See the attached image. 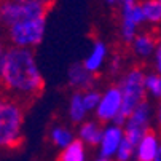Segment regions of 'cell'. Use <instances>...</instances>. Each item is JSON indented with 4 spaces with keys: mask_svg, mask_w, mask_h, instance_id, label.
<instances>
[{
    "mask_svg": "<svg viewBox=\"0 0 161 161\" xmlns=\"http://www.w3.org/2000/svg\"><path fill=\"white\" fill-rule=\"evenodd\" d=\"M161 147V132L148 131L136 145L134 161H155L156 153Z\"/></svg>",
    "mask_w": 161,
    "mask_h": 161,
    "instance_id": "obj_13",
    "label": "cell"
},
{
    "mask_svg": "<svg viewBox=\"0 0 161 161\" xmlns=\"http://www.w3.org/2000/svg\"><path fill=\"white\" fill-rule=\"evenodd\" d=\"M120 38L125 45H131L134 37L145 24L141 0H121L120 5Z\"/></svg>",
    "mask_w": 161,
    "mask_h": 161,
    "instance_id": "obj_5",
    "label": "cell"
},
{
    "mask_svg": "<svg viewBox=\"0 0 161 161\" xmlns=\"http://www.w3.org/2000/svg\"><path fill=\"white\" fill-rule=\"evenodd\" d=\"M110 59V48L104 40H94L91 48L88 51V54L85 56V59L81 61L85 64V67L89 72L93 74H101L104 69L107 67V62Z\"/></svg>",
    "mask_w": 161,
    "mask_h": 161,
    "instance_id": "obj_12",
    "label": "cell"
},
{
    "mask_svg": "<svg viewBox=\"0 0 161 161\" xmlns=\"http://www.w3.org/2000/svg\"><path fill=\"white\" fill-rule=\"evenodd\" d=\"M131 51L132 54L141 59V61H147V59H153V54L158 48V32L144 29L134 37V40L131 42Z\"/></svg>",
    "mask_w": 161,
    "mask_h": 161,
    "instance_id": "obj_11",
    "label": "cell"
},
{
    "mask_svg": "<svg viewBox=\"0 0 161 161\" xmlns=\"http://www.w3.org/2000/svg\"><path fill=\"white\" fill-rule=\"evenodd\" d=\"M153 115H155V108H153V105L150 104L148 99L144 101L141 105H137L123 125L126 139H129L134 145H137V142H139L148 131H152Z\"/></svg>",
    "mask_w": 161,
    "mask_h": 161,
    "instance_id": "obj_7",
    "label": "cell"
},
{
    "mask_svg": "<svg viewBox=\"0 0 161 161\" xmlns=\"http://www.w3.org/2000/svg\"><path fill=\"white\" fill-rule=\"evenodd\" d=\"M145 24L150 27L161 26V2L159 0H141Z\"/></svg>",
    "mask_w": 161,
    "mask_h": 161,
    "instance_id": "obj_18",
    "label": "cell"
},
{
    "mask_svg": "<svg viewBox=\"0 0 161 161\" xmlns=\"http://www.w3.org/2000/svg\"><path fill=\"white\" fill-rule=\"evenodd\" d=\"M125 129L120 125L115 123H108L104 125V131H102V137L101 142L97 145V153L102 158H108V159H115L117 152L121 145V142L125 141Z\"/></svg>",
    "mask_w": 161,
    "mask_h": 161,
    "instance_id": "obj_9",
    "label": "cell"
},
{
    "mask_svg": "<svg viewBox=\"0 0 161 161\" xmlns=\"http://www.w3.org/2000/svg\"><path fill=\"white\" fill-rule=\"evenodd\" d=\"M102 131H104V125L101 121H97L96 118H88L86 121H83L81 125L77 126V139H80L83 144H86L89 148H97L101 137H102Z\"/></svg>",
    "mask_w": 161,
    "mask_h": 161,
    "instance_id": "obj_14",
    "label": "cell"
},
{
    "mask_svg": "<svg viewBox=\"0 0 161 161\" xmlns=\"http://www.w3.org/2000/svg\"><path fill=\"white\" fill-rule=\"evenodd\" d=\"M155 161H161V147H159V150H158V153H156V158H155Z\"/></svg>",
    "mask_w": 161,
    "mask_h": 161,
    "instance_id": "obj_29",
    "label": "cell"
},
{
    "mask_svg": "<svg viewBox=\"0 0 161 161\" xmlns=\"http://www.w3.org/2000/svg\"><path fill=\"white\" fill-rule=\"evenodd\" d=\"M134 153H136V145L125 137V141L121 142L117 156H115V161H134Z\"/></svg>",
    "mask_w": 161,
    "mask_h": 161,
    "instance_id": "obj_21",
    "label": "cell"
},
{
    "mask_svg": "<svg viewBox=\"0 0 161 161\" xmlns=\"http://www.w3.org/2000/svg\"><path fill=\"white\" fill-rule=\"evenodd\" d=\"M26 105L11 96H0V152L18 148L24 139Z\"/></svg>",
    "mask_w": 161,
    "mask_h": 161,
    "instance_id": "obj_2",
    "label": "cell"
},
{
    "mask_svg": "<svg viewBox=\"0 0 161 161\" xmlns=\"http://www.w3.org/2000/svg\"><path fill=\"white\" fill-rule=\"evenodd\" d=\"M101 94H102V91H99L97 88H91L88 91H83V102L89 113L94 115V112L99 105V101H101Z\"/></svg>",
    "mask_w": 161,
    "mask_h": 161,
    "instance_id": "obj_20",
    "label": "cell"
},
{
    "mask_svg": "<svg viewBox=\"0 0 161 161\" xmlns=\"http://www.w3.org/2000/svg\"><path fill=\"white\" fill-rule=\"evenodd\" d=\"M8 47H10V45L7 43L5 35L0 32V67H2V62H3V58H5V53H7Z\"/></svg>",
    "mask_w": 161,
    "mask_h": 161,
    "instance_id": "obj_25",
    "label": "cell"
},
{
    "mask_svg": "<svg viewBox=\"0 0 161 161\" xmlns=\"http://www.w3.org/2000/svg\"><path fill=\"white\" fill-rule=\"evenodd\" d=\"M125 59H123V56L121 54H112L110 56V59H108V62H107V72H108V75H112V77H120L125 70Z\"/></svg>",
    "mask_w": 161,
    "mask_h": 161,
    "instance_id": "obj_22",
    "label": "cell"
},
{
    "mask_svg": "<svg viewBox=\"0 0 161 161\" xmlns=\"http://www.w3.org/2000/svg\"><path fill=\"white\" fill-rule=\"evenodd\" d=\"M0 88L7 96L24 105L37 99L45 88V78L38 69L34 50L8 47L0 67Z\"/></svg>",
    "mask_w": 161,
    "mask_h": 161,
    "instance_id": "obj_1",
    "label": "cell"
},
{
    "mask_svg": "<svg viewBox=\"0 0 161 161\" xmlns=\"http://www.w3.org/2000/svg\"><path fill=\"white\" fill-rule=\"evenodd\" d=\"M152 61H153V70L161 74V42L159 40H158V48H156Z\"/></svg>",
    "mask_w": 161,
    "mask_h": 161,
    "instance_id": "obj_23",
    "label": "cell"
},
{
    "mask_svg": "<svg viewBox=\"0 0 161 161\" xmlns=\"http://www.w3.org/2000/svg\"><path fill=\"white\" fill-rule=\"evenodd\" d=\"M89 147L83 144L80 139H75L69 147L59 152L58 161H88Z\"/></svg>",
    "mask_w": 161,
    "mask_h": 161,
    "instance_id": "obj_17",
    "label": "cell"
},
{
    "mask_svg": "<svg viewBox=\"0 0 161 161\" xmlns=\"http://www.w3.org/2000/svg\"><path fill=\"white\" fill-rule=\"evenodd\" d=\"M18 2H24V3H35V5H43V7L50 8V7H51V3H53V0H18Z\"/></svg>",
    "mask_w": 161,
    "mask_h": 161,
    "instance_id": "obj_26",
    "label": "cell"
},
{
    "mask_svg": "<svg viewBox=\"0 0 161 161\" xmlns=\"http://www.w3.org/2000/svg\"><path fill=\"white\" fill-rule=\"evenodd\" d=\"M104 2H105L107 5H110V7H118L121 0H104Z\"/></svg>",
    "mask_w": 161,
    "mask_h": 161,
    "instance_id": "obj_27",
    "label": "cell"
},
{
    "mask_svg": "<svg viewBox=\"0 0 161 161\" xmlns=\"http://www.w3.org/2000/svg\"><path fill=\"white\" fill-rule=\"evenodd\" d=\"M48 139H50L51 145L61 152L77 139V134L70 128H67L64 125H53L50 128V132H48Z\"/></svg>",
    "mask_w": 161,
    "mask_h": 161,
    "instance_id": "obj_16",
    "label": "cell"
},
{
    "mask_svg": "<svg viewBox=\"0 0 161 161\" xmlns=\"http://www.w3.org/2000/svg\"><path fill=\"white\" fill-rule=\"evenodd\" d=\"M145 89L147 96L153 97L155 101L161 99V74L158 72H147L145 74Z\"/></svg>",
    "mask_w": 161,
    "mask_h": 161,
    "instance_id": "obj_19",
    "label": "cell"
},
{
    "mask_svg": "<svg viewBox=\"0 0 161 161\" xmlns=\"http://www.w3.org/2000/svg\"><path fill=\"white\" fill-rule=\"evenodd\" d=\"M48 8L35 3H24L18 0H0V32L27 18L47 14Z\"/></svg>",
    "mask_w": 161,
    "mask_h": 161,
    "instance_id": "obj_6",
    "label": "cell"
},
{
    "mask_svg": "<svg viewBox=\"0 0 161 161\" xmlns=\"http://www.w3.org/2000/svg\"><path fill=\"white\" fill-rule=\"evenodd\" d=\"M0 89H2V88H0Z\"/></svg>",
    "mask_w": 161,
    "mask_h": 161,
    "instance_id": "obj_31",
    "label": "cell"
},
{
    "mask_svg": "<svg viewBox=\"0 0 161 161\" xmlns=\"http://www.w3.org/2000/svg\"><path fill=\"white\" fill-rule=\"evenodd\" d=\"M45 32H47V14H42L19 21L2 34L5 35L10 47L34 50L43 42Z\"/></svg>",
    "mask_w": 161,
    "mask_h": 161,
    "instance_id": "obj_4",
    "label": "cell"
},
{
    "mask_svg": "<svg viewBox=\"0 0 161 161\" xmlns=\"http://www.w3.org/2000/svg\"><path fill=\"white\" fill-rule=\"evenodd\" d=\"M93 161H115V159H108V158H102V156H97L96 159H93Z\"/></svg>",
    "mask_w": 161,
    "mask_h": 161,
    "instance_id": "obj_28",
    "label": "cell"
},
{
    "mask_svg": "<svg viewBox=\"0 0 161 161\" xmlns=\"http://www.w3.org/2000/svg\"><path fill=\"white\" fill-rule=\"evenodd\" d=\"M159 2H161V0H159Z\"/></svg>",
    "mask_w": 161,
    "mask_h": 161,
    "instance_id": "obj_30",
    "label": "cell"
},
{
    "mask_svg": "<svg viewBox=\"0 0 161 161\" xmlns=\"http://www.w3.org/2000/svg\"><path fill=\"white\" fill-rule=\"evenodd\" d=\"M153 120H155V125H156V129L161 132V99L156 101V105H155V115H153Z\"/></svg>",
    "mask_w": 161,
    "mask_h": 161,
    "instance_id": "obj_24",
    "label": "cell"
},
{
    "mask_svg": "<svg viewBox=\"0 0 161 161\" xmlns=\"http://www.w3.org/2000/svg\"><path fill=\"white\" fill-rule=\"evenodd\" d=\"M89 112L86 110V105L83 102V93L81 91H72L70 97H69V104H67V117L69 121L74 125H81L83 121L88 120Z\"/></svg>",
    "mask_w": 161,
    "mask_h": 161,
    "instance_id": "obj_15",
    "label": "cell"
},
{
    "mask_svg": "<svg viewBox=\"0 0 161 161\" xmlns=\"http://www.w3.org/2000/svg\"><path fill=\"white\" fill-rule=\"evenodd\" d=\"M67 85L74 91H88L91 88H96L97 75L89 72L83 62H72L67 69Z\"/></svg>",
    "mask_w": 161,
    "mask_h": 161,
    "instance_id": "obj_10",
    "label": "cell"
},
{
    "mask_svg": "<svg viewBox=\"0 0 161 161\" xmlns=\"http://www.w3.org/2000/svg\"><path fill=\"white\" fill-rule=\"evenodd\" d=\"M121 107H123V97L118 85L117 83L108 85L107 88L102 89L99 105L94 112V118L102 125L115 123L121 113Z\"/></svg>",
    "mask_w": 161,
    "mask_h": 161,
    "instance_id": "obj_8",
    "label": "cell"
},
{
    "mask_svg": "<svg viewBox=\"0 0 161 161\" xmlns=\"http://www.w3.org/2000/svg\"><path fill=\"white\" fill-rule=\"evenodd\" d=\"M145 70L139 65L129 67L117 78V85L121 91L123 97V107L121 113L117 118L115 125L123 126L126 118L132 113V110L141 105L144 101H147V89H145Z\"/></svg>",
    "mask_w": 161,
    "mask_h": 161,
    "instance_id": "obj_3",
    "label": "cell"
}]
</instances>
